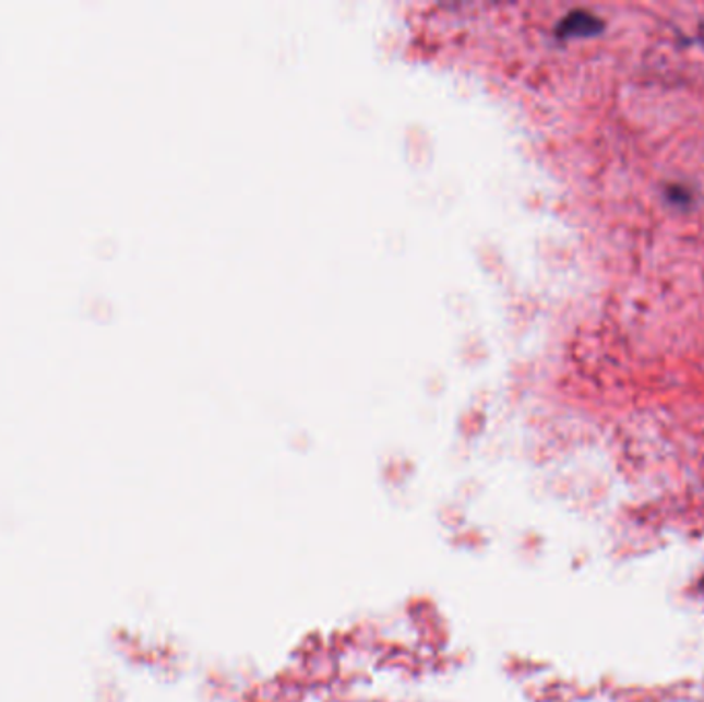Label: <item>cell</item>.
I'll return each instance as SVG.
<instances>
[{"mask_svg":"<svg viewBox=\"0 0 704 702\" xmlns=\"http://www.w3.org/2000/svg\"><path fill=\"white\" fill-rule=\"evenodd\" d=\"M666 197H668L669 202H673V204H680V206H688V204H690V200H692L690 190H688L687 186H680V183L668 186V190H666Z\"/></svg>","mask_w":704,"mask_h":702,"instance_id":"cell-2","label":"cell"},{"mask_svg":"<svg viewBox=\"0 0 704 702\" xmlns=\"http://www.w3.org/2000/svg\"><path fill=\"white\" fill-rule=\"evenodd\" d=\"M604 29V21H599L596 15L589 13H571L559 25L560 37H589L597 36Z\"/></svg>","mask_w":704,"mask_h":702,"instance_id":"cell-1","label":"cell"},{"mask_svg":"<svg viewBox=\"0 0 704 702\" xmlns=\"http://www.w3.org/2000/svg\"><path fill=\"white\" fill-rule=\"evenodd\" d=\"M699 39H701L704 48V23H701V27H699Z\"/></svg>","mask_w":704,"mask_h":702,"instance_id":"cell-3","label":"cell"}]
</instances>
